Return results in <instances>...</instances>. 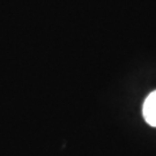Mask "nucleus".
Here are the masks:
<instances>
[{
    "instance_id": "nucleus-1",
    "label": "nucleus",
    "mask_w": 156,
    "mask_h": 156,
    "mask_svg": "<svg viewBox=\"0 0 156 156\" xmlns=\"http://www.w3.org/2000/svg\"><path fill=\"white\" fill-rule=\"evenodd\" d=\"M142 111L146 122L156 127V90L153 91L151 95H148V97L146 98Z\"/></svg>"
}]
</instances>
